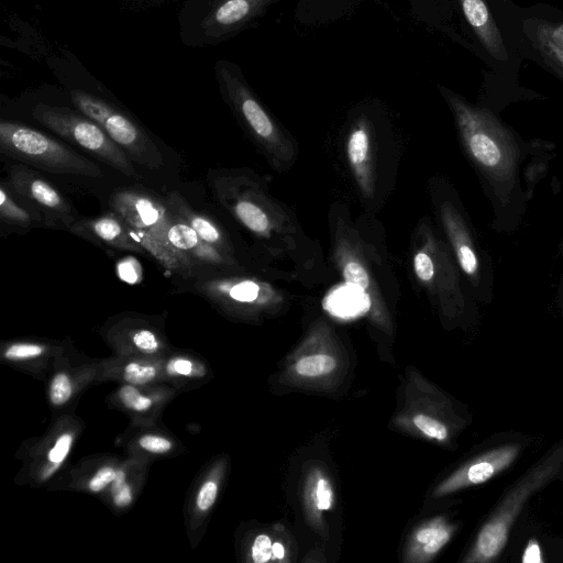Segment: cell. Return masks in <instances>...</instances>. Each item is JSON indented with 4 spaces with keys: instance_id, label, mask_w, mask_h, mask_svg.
Listing matches in <instances>:
<instances>
[{
    "instance_id": "cell-1",
    "label": "cell",
    "mask_w": 563,
    "mask_h": 563,
    "mask_svg": "<svg viewBox=\"0 0 563 563\" xmlns=\"http://www.w3.org/2000/svg\"><path fill=\"white\" fill-rule=\"evenodd\" d=\"M0 152L44 172L85 177L101 176L100 167L71 147L31 126L1 120Z\"/></svg>"
},
{
    "instance_id": "cell-2",
    "label": "cell",
    "mask_w": 563,
    "mask_h": 563,
    "mask_svg": "<svg viewBox=\"0 0 563 563\" xmlns=\"http://www.w3.org/2000/svg\"><path fill=\"white\" fill-rule=\"evenodd\" d=\"M563 464V443L534 465L506 495L482 527L467 562H489L505 548L510 529L528 499L559 473Z\"/></svg>"
},
{
    "instance_id": "cell-3",
    "label": "cell",
    "mask_w": 563,
    "mask_h": 563,
    "mask_svg": "<svg viewBox=\"0 0 563 563\" xmlns=\"http://www.w3.org/2000/svg\"><path fill=\"white\" fill-rule=\"evenodd\" d=\"M32 114L44 126L84 148L121 174L129 177L135 175L132 161L125 152L110 139L99 124L85 114H78L65 107L46 103L36 104Z\"/></svg>"
},
{
    "instance_id": "cell-4",
    "label": "cell",
    "mask_w": 563,
    "mask_h": 563,
    "mask_svg": "<svg viewBox=\"0 0 563 563\" xmlns=\"http://www.w3.org/2000/svg\"><path fill=\"white\" fill-rule=\"evenodd\" d=\"M70 99L86 117L99 124L134 163L158 169L164 157L152 137L135 121L106 100L75 89Z\"/></svg>"
},
{
    "instance_id": "cell-5",
    "label": "cell",
    "mask_w": 563,
    "mask_h": 563,
    "mask_svg": "<svg viewBox=\"0 0 563 563\" xmlns=\"http://www.w3.org/2000/svg\"><path fill=\"white\" fill-rule=\"evenodd\" d=\"M8 184L21 201L43 217L46 224L69 229L78 220L77 211L65 196L24 164L10 167Z\"/></svg>"
},
{
    "instance_id": "cell-6",
    "label": "cell",
    "mask_w": 563,
    "mask_h": 563,
    "mask_svg": "<svg viewBox=\"0 0 563 563\" xmlns=\"http://www.w3.org/2000/svg\"><path fill=\"white\" fill-rule=\"evenodd\" d=\"M448 100L474 158L488 170L507 169L509 156L493 119L485 111L467 104L456 96L451 95Z\"/></svg>"
},
{
    "instance_id": "cell-7",
    "label": "cell",
    "mask_w": 563,
    "mask_h": 563,
    "mask_svg": "<svg viewBox=\"0 0 563 563\" xmlns=\"http://www.w3.org/2000/svg\"><path fill=\"white\" fill-rule=\"evenodd\" d=\"M109 205L111 211L130 227L148 231L167 242L166 227L170 211L165 201L142 190L121 189L111 195Z\"/></svg>"
},
{
    "instance_id": "cell-8",
    "label": "cell",
    "mask_w": 563,
    "mask_h": 563,
    "mask_svg": "<svg viewBox=\"0 0 563 563\" xmlns=\"http://www.w3.org/2000/svg\"><path fill=\"white\" fill-rule=\"evenodd\" d=\"M170 211V210H169ZM168 244L194 272L197 267L230 264L229 255L205 242L184 220L170 211L166 227Z\"/></svg>"
},
{
    "instance_id": "cell-9",
    "label": "cell",
    "mask_w": 563,
    "mask_h": 563,
    "mask_svg": "<svg viewBox=\"0 0 563 563\" xmlns=\"http://www.w3.org/2000/svg\"><path fill=\"white\" fill-rule=\"evenodd\" d=\"M520 446L505 445L486 452L455 472L438 490L439 495L478 485L506 470L517 457Z\"/></svg>"
},
{
    "instance_id": "cell-10",
    "label": "cell",
    "mask_w": 563,
    "mask_h": 563,
    "mask_svg": "<svg viewBox=\"0 0 563 563\" xmlns=\"http://www.w3.org/2000/svg\"><path fill=\"white\" fill-rule=\"evenodd\" d=\"M278 0H219L207 14L202 27L208 36L219 37L241 30Z\"/></svg>"
},
{
    "instance_id": "cell-11",
    "label": "cell",
    "mask_w": 563,
    "mask_h": 563,
    "mask_svg": "<svg viewBox=\"0 0 563 563\" xmlns=\"http://www.w3.org/2000/svg\"><path fill=\"white\" fill-rule=\"evenodd\" d=\"M68 230L76 235L114 250L144 253L130 235L128 224L113 211L95 218L77 220Z\"/></svg>"
},
{
    "instance_id": "cell-12",
    "label": "cell",
    "mask_w": 563,
    "mask_h": 563,
    "mask_svg": "<svg viewBox=\"0 0 563 563\" xmlns=\"http://www.w3.org/2000/svg\"><path fill=\"white\" fill-rule=\"evenodd\" d=\"M167 208L184 220L208 244L229 255V243L220 227L207 214L197 211L179 192H168Z\"/></svg>"
},
{
    "instance_id": "cell-13",
    "label": "cell",
    "mask_w": 563,
    "mask_h": 563,
    "mask_svg": "<svg viewBox=\"0 0 563 563\" xmlns=\"http://www.w3.org/2000/svg\"><path fill=\"white\" fill-rule=\"evenodd\" d=\"M464 15L488 53L498 60H507L501 34L488 11L485 0H460Z\"/></svg>"
},
{
    "instance_id": "cell-14",
    "label": "cell",
    "mask_w": 563,
    "mask_h": 563,
    "mask_svg": "<svg viewBox=\"0 0 563 563\" xmlns=\"http://www.w3.org/2000/svg\"><path fill=\"white\" fill-rule=\"evenodd\" d=\"M128 227L132 239L143 249L144 253H148L162 267L184 277L192 275V272L167 242L148 231L134 229L129 224Z\"/></svg>"
},
{
    "instance_id": "cell-15",
    "label": "cell",
    "mask_w": 563,
    "mask_h": 563,
    "mask_svg": "<svg viewBox=\"0 0 563 563\" xmlns=\"http://www.w3.org/2000/svg\"><path fill=\"white\" fill-rule=\"evenodd\" d=\"M0 219L23 229L46 224L43 217L21 201L5 183L0 186Z\"/></svg>"
},
{
    "instance_id": "cell-16",
    "label": "cell",
    "mask_w": 563,
    "mask_h": 563,
    "mask_svg": "<svg viewBox=\"0 0 563 563\" xmlns=\"http://www.w3.org/2000/svg\"><path fill=\"white\" fill-rule=\"evenodd\" d=\"M452 529L442 520H434L415 534L413 545L424 559L435 554L451 538Z\"/></svg>"
},
{
    "instance_id": "cell-17",
    "label": "cell",
    "mask_w": 563,
    "mask_h": 563,
    "mask_svg": "<svg viewBox=\"0 0 563 563\" xmlns=\"http://www.w3.org/2000/svg\"><path fill=\"white\" fill-rule=\"evenodd\" d=\"M336 366V361L327 354H314L300 358L295 369L303 376L312 377L324 375L332 372Z\"/></svg>"
},
{
    "instance_id": "cell-18",
    "label": "cell",
    "mask_w": 563,
    "mask_h": 563,
    "mask_svg": "<svg viewBox=\"0 0 563 563\" xmlns=\"http://www.w3.org/2000/svg\"><path fill=\"white\" fill-rule=\"evenodd\" d=\"M368 152V135L366 132V126L364 123H361L357 128H355L349 139L347 143V155L351 163L358 167L366 159Z\"/></svg>"
},
{
    "instance_id": "cell-19",
    "label": "cell",
    "mask_w": 563,
    "mask_h": 563,
    "mask_svg": "<svg viewBox=\"0 0 563 563\" xmlns=\"http://www.w3.org/2000/svg\"><path fill=\"white\" fill-rule=\"evenodd\" d=\"M456 254L462 269L470 276L478 271V261L470 243L462 238L455 239Z\"/></svg>"
},
{
    "instance_id": "cell-20",
    "label": "cell",
    "mask_w": 563,
    "mask_h": 563,
    "mask_svg": "<svg viewBox=\"0 0 563 563\" xmlns=\"http://www.w3.org/2000/svg\"><path fill=\"white\" fill-rule=\"evenodd\" d=\"M413 423L420 431L432 439L443 441L448 437L445 426L429 416L417 415L413 418Z\"/></svg>"
},
{
    "instance_id": "cell-21",
    "label": "cell",
    "mask_w": 563,
    "mask_h": 563,
    "mask_svg": "<svg viewBox=\"0 0 563 563\" xmlns=\"http://www.w3.org/2000/svg\"><path fill=\"white\" fill-rule=\"evenodd\" d=\"M119 397L123 405L135 411H145L152 406V400L143 396L133 386H123L119 391Z\"/></svg>"
},
{
    "instance_id": "cell-22",
    "label": "cell",
    "mask_w": 563,
    "mask_h": 563,
    "mask_svg": "<svg viewBox=\"0 0 563 563\" xmlns=\"http://www.w3.org/2000/svg\"><path fill=\"white\" fill-rule=\"evenodd\" d=\"M71 393V384L68 376L64 373L56 374L51 383V401L57 406L63 405L70 398Z\"/></svg>"
},
{
    "instance_id": "cell-23",
    "label": "cell",
    "mask_w": 563,
    "mask_h": 563,
    "mask_svg": "<svg viewBox=\"0 0 563 563\" xmlns=\"http://www.w3.org/2000/svg\"><path fill=\"white\" fill-rule=\"evenodd\" d=\"M156 375V369L151 365H142L135 362L129 363L124 368V379L135 385L145 384Z\"/></svg>"
},
{
    "instance_id": "cell-24",
    "label": "cell",
    "mask_w": 563,
    "mask_h": 563,
    "mask_svg": "<svg viewBox=\"0 0 563 563\" xmlns=\"http://www.w3.org/2000/svg\"><path fill=\"white\" fill-rule=\"evenodd\" d=\"M343 276L346 284L365 290L368 287V275L365 268L357 262L351 261L344 265Z\"/></svg>"
},
{
    "instance_id": "cell-25",
    "label": "cell",
    "mask_w": 563,
    "mask_h": 563,
    "mask_svg": "<svg viewBox=\"0 0 563 563\" xmlns=\"http://www.w3.org/2000/svg\"><path fill=\"white\" fill-rule=\"evenodd\" d=\"M133 344L142 352L151 354L159 349L156 334L150 329H139L132 333Z\"/></svg>"
},
{
    "instance_id": "cell-26",
    "label": "cell",
    "mask_w": 563,
    "mask_h": 563,
    "mask_svg": "<svg viewBox=\"0 0 563 563\" xmlns=\"http://www.w3.org/2000/svg\"><path fill=\"white\" fill-rule=\"evenodd\" d=\"M538 44L547 58L563 71V48L551 41L541 31H538Z\"/></svg>"
},
{
    "instance_id": "cell-27",
    "label": "cell",
    "mask_w": 563,
    "mask_h": 563,
    "mask_svg": "<svg viewBox=\"0 0 563 563\" xmlns=\"http://www.w3.org/2000/svg\"><path fill=\"white\" fill-rule=\"evenodd\" d=\"M43 352L44 347L35 343H15L5 350L4 357L9 360H24L38 356Z\"/></svg>"
},
{
    "instance_id": "cell-28",
    "label": "cell",
    "mask_w": 563,
    "mask_h": 563,
    "mask_svg": "<svg viewBox=\"0 0 563 563\" xmlns=\"http://www.w3.org/2000/svg\"><path fill=\"white\" fill-rule=\"evenodd\" d=\"M112 495L114 505L118 507H126L132 501L131 488L124 482V473L122 471H117Z\"/></svg>"
},
{
    "instance_id": "cell-29",
    "label": "cell",
    "mask_w": 563,
    "mask_h": 563,
    "mask_svg": "<svg viewBox=\"0 0 563 563\" xmlns=\"http://www.w3.org/2000/svg\"><path fill=\"white\" fill-rule=\"evenodd\" d=\"M273 543L268 536L260 534L252 545V559L256 563H265L272 559Z\"/></svg>"
},
{
    "instance_id": "cell-30",
    "label": "cell",
    "mask_w": 563,
    "mask_h": 563,
    "mask_svg": "<svg viewBox=\"0 0 563 563\" xmlns=\"http://www.w3.org/2000/svg\"><path fill=\"white\" fill-rule=\"evenodd\" d=\"M73 442V437L69 433L62 434L55 442L54 446L48 452V460L54 464H60L67 456Z\"/></svg>"
},
{
    "instance_id": "cell-31",
    "label": "cell",
    "mask_w": 563,
    "mask_h": 563,
    "mask_svg": "<svg viewBox=\"0 0 563 563\" xmlns=\"http://www.w3.org/2000/svg\"><path fill=\"white\" fill-rule=\"evenodd\" d=\"M413 267L417 276L423 280L428 282L432 279L434 275V265L431 257L423 252L417 253L413 260Z\"/></svg>"
},
{
    "instance_id": "cell-32",
    "label": "cell",
    "mask_w": 563,
    "mask_h": 563,
    "mask_svg": "<svg viewBox=\"0 0 563 563\" xmlns=\"http://www.w3.org/2000/svg\"><path fill=\"white\" fill-rule=\"evenodd\" d=\"M218 494V485L216 482L208 481L200 488L197 496V507L205 511L214 504Z\"/></svg>"
},
{
    "instance_id": "cell-33",
    "label": "cell",
    "mask_w": 563,
    "mask_h": 563,
    "mask_svg": "<svg viewBox=\"0 0 563 563\" xmlns=\"http://www.w3.org/2000/svg\"><path fill=\"white\" fill-rule=\"evenodd\" d=\"M139 444L142 449L153 453H165L172 449V443L169 440L153 434L141 437Z\"/></svg>"
},
{
    "instance_id": "cell-34",
    "label": "cell",
    "mask_w": 563,
    "mask_h": 563,
    "mask_svg": "<svg viewBox=\"0 0 563 563\" xmlns=\"http://www.w3.org/2000/svg\"><path fill=\"white\" fill-rule=\"evenodd\" d=\"M117 471L110 466L101 467L89 481L88 487L91 492L98 493L115 479Z\"/></svg>"
},
{
    "instance_id": "cell-35",
    "label": "cell",
    "mask_w": 563,
    "mask_h": 563,
    "mask_svg": "<svg viewBox=\"0 0 563 563\" xmlns=\"http://www.w3.org/2000/svg\"><path fill=\"white\" fill-rule=\"evenodd\" d=\"M316 505L320 510H327L332 506V489L325 478H320L317 482Z\"/></svg>"
},
{
    "instance_id": "cell-36",
    "label": "cell",
    "mask_w": 563,
    "mask_h": 563,
    "mask_svg": "<svg viewBox=\"0 0 563 563\" xmlns=\"http://www.w3.org/2000/svg\"><path fill=\"white\" fill-rule=\"evenodd\" d=\"M166 369L169 374L183 375V376H194L196 375V366L195 364L187 358H174L172 360Z\"/></svg>"
},
{
    "instance_id": "cell-37",
    "label": "cell",
    "mask_w": 563,
    "mask_h": 563,
    "mask_svg": "<svg viewBox=\"0 0 563 563\" xmlns=\"http://www.w3.org/2000/svg\"><path fill=\"white\" fill-rule=\"evenodd\" d=\"M539 31L563 48V24L540 26Z\"/></svg>"
},
{
    "instance_id": "cell-38",
    "label": "cell",
    "mask_w": 563,
    "mask_h": 563,
    "mask_svg": "<svg viewBox=\"0 0 563 563\" xmlns=\"http://www.w3.org/2000/svg\"><path fill=\"white\" fill-rule=\"evenodd\" d=\"M540 552H539V548H538V544L536 543H530L526 550V553H525V556H523V561H540Z\"/></svg>"
},
{
    "instance_id": "cell-39",
    "label": "cell",
    "mask_w": 563,
    "mask_h": 563,
    "mask_svg": "<svg viewBox=\"0 0 563 563\" xmlns=\"http://www.w3.org/2000/svg\"><path fill=\"white\" fill-rule=\"evenodd\" d=\"M273 556L275 559H282L284 556V548L280 543L273 544Z\"/></svg>"
}]
</instances>
